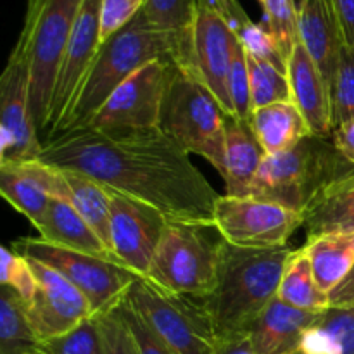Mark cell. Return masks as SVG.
<instances>
[{
	"label": "cell",
	"instance_id": "cell-1",
	"mask_svg": "<svg viewBox=\"0 0 354 354\" xmlns=\"http://www.w3.org/2000/svg\"><path fill=\"white\" fill-rule=\"evenodd\" d=\"M40 161L82 173L165 214L168 221L213 227L216 190L162 130L111 137L90 128L47 138Z\"/></svg>",
	"mask_w": 354,
	"mask_h": 354
},
{
	"label": "cell",
	"instance_id": "cell-2",
	"mask_svg": "<svg viewBox=\"0 0 354 354\" xmlns=\"http://www.w3.org/2000/svg\"><path fill=\"white\" fill-rule=\"evenodd\" d=\"M154 61H171L178 68L192 71V57L182 40L154 26L140 10L100 45L75 106L52 137L85 127L124 80Z\"/></svg>",
	"mask_w": 354,
	"mask_h": 354
},
{
	"label": "cell",
	"instance_id": "cell-3",
	"mask_svg": "<svg viewBox=\"0 0 354 354\" xmlns=\"http://www.w3.org/2000/svg\"><path fill=\"white\" fill-rule=\"evenodd\" d=\"M292 249H239L223 241L214 292L203 299L213 320L218 342L248 335L256 318L279 294L280 280Z\"/></svg>",
	"mask_w": 354,
	"mask_h": 354
},
{
	"label": "cell",
	"instance_id": "cell-4",
	"mask_svg": "<svg viewBox=\"0 0 354 354\" xmlns=\"http://www.w3.org/2000/svg\"><path fill=\"white\" fill-rule=\"evenodd\" d=\"M354 171L332 138L308 135L290 151L266 156L249 196L282 204L304 216L330 183Z\"/></svg>",
	"mask_w": 354,
	"mask_h": 354
},
{
	"label": "cell",
	"instance_id": "cell-5",
	"mask_svg": "<svg viewBox=\"0 0 354 354\" xmlns=\"http://www.w3.org/2000/svg\"><path fill=\"white\" fill-rule=\"evenodd\" d=\"M225 111L196 73L173 64L161 113V130L187 154L206 159L225 178L227 130Z\"/></svg>",
	"mask_w": 354,
	"mask_h": 354
},
{
	"label": "cell",
	"instance_id": "cell-6",
	"mask_svg": "<svg viewBox=\"0 0 354 354\" xmlns=\"http://www.w3.org/2000/svg\"><path fill=\"white\" fill-rule=\"evenodd\" d=\"M83 0H28L19 40L26 44L31 111L38 131H47L55 80Z\"/></svg>",
	"mask_w": 354,
	"mask_h": 354
},
{
	"label": "cell",
	"instance_id": "cell-7",
	"mask_svg": "<svg viewBox=\"0 0 354 354\" xmlns=\"http://www.w3.org/2000/svg\"><path fill=\"white\" fill-rule=\"evenodd\" d=\"M207 228L168 221L145 279L180 296L209 297L218 283L223 239H211Z\"/></svg>",
	"mask_w": 354,
	"mask_h": 354
},
{
	"label": "cell",
	"instance_id": "cell-8",
	"mask_svg": "<svg viewBox=\"0 0 354 354\" xmlns=\"http://www.w3.org/2000/svg\"><path fill=\"white\" fill-rule=\"evenodd\" d=\"M124 301L173 353H216L213 320L201 299L168 292L144 277H137Z\"/></svg>",
	"mask_w": 354,
	"mask_h": 354
},
{
	"label": "cell",
	"instance_id": "cell-9",
	"mask_svg": "<svg viewBox=\"0 0 354 354\" xmlns=\"http://www.w3.org/2000/svg\"><path fill=\"white\" fill-rule=\"evenodd\" d=\"M12 249L24 258L44 263L64 275L85 294L93 317L118 306L137 280V275L120 263L59 248L40 237L19 239L12 242Z\"/></svg>",
	"mask_w": 354,
	"mask_h": 354
},
{
	"label": "cell",
	"instance_id": "cell-10",
	"mask_svg": "<svg viewBox=\"0 0 354 354\" xmlns=\"http://www.w3.org/2000/svg\"><path fill=\"white\" fill-rule=\"evenodd\" d=\"M171 71V61L145 64L111 93L83 128L111 137L161 130L162 104Z\"/></svg>",
	"mask_w": 354,
	"mask_h": 354
},
{
	"label": "cell",
	"instance_id": "cell-11",
	"mask_svg": "<svg viewBox=\"0 0 354 354\" xmlns=\"http://www.w3.org/2000/svg\"><path fill=\"white\" fill-rule=\"evenodd\" d=\"M213 228L227 244L251 251L287 245L290 235L304 227V216L282 204L245 196H220L214 204Z\"/></svg>",
	"mask_w": 354,
	"mask_h": 354
},
{
	"label": "cell",
	"instance_id": "cell-12",
	"mask_svg": "<svg viewBox=\"0 0 354 354\" xmlns=\"http://www.w3.org/2000/svg\"><path fill=\"white\" fill-rule=\"evenodd\" d=\"M31 111L28 48L17 38L0 76V165L40 158L44 142Z\"/></svg>",
	"mask_w": 354,
	"mask_h": 354
},
{
	"label": "cell",
	"instance_id": "cell-13",
	"mask_svg": "<svg viewBox=\"0 0 354 354\" xmlns=\"http://www.w3.org/2000/svg\"><path fill=\"white\" fill-rule=\"evenodd\" d=\"M100 26H102V0H83L55 80L47 128L48 138L57 131L78 99L80 88L100 48Z\"/></svg>",
	"mask_w": 354,
	"mask_h": 354
},
{
	"label": "cell",
	"instance_id": "cell-14",
	"mask_svg": "<svg viewBox=\"0 0 354 354\" xmlns=\"http://www.w3.org/2000/svg\"><path fill=\"white\" fill-rule=\"evenodd\" d=\"M192 71L214 93L225 114L235 116L228 92L234 33L218 0H196L192 19Z\"/></svg>",
	"mask_w": 354,
	"mask_h": 354
},
{
	"label": "cell",
	"instance_id": "cell-15",
	"mask_svg": "<svg viewBox=\"0 0 354 354\" xmlns=\"http://www.w3.org/2000/svg\"><path fill=\"white\" fill-rule=\"evenodd\" d=\"M28 261L37 277V292L31 303L26 304V315L40 344L68 334L93 317L85 294L64 275L40 261L30 258Z\"/></svg>",
	"mask_w": 354,
	"mask_h": 354
},
{
	"label": "cell",
	"instance_id": "cell-16",
	"mask_svg": "<svg viewBox=\"0 0 354 354\" xmlns=\"http://www.w3.org/2000/svg\"><path fill=\"white\" fill-rule=\"evenodd\" d=\"M111 239L118 261L137 277H147L168 220L144 203L109 190Z\"/></svg>",
	"mask_w": 354,
	"mask_h": 354
},
{
	"label": "cell",
	"instance_id": "cell-17",
	"mask_svg": "<svg viewBox=\"0 0 354 354\" xmlns=\"http://www.w3.org/2000/svg\"><path fill=\"white\" fill-rule=\"evenodd\" d=\"M287 78L290 83L292 102L306 120L311 135L332 138L334 123L330 85L301 41L294 45L292 54L287 61Z\"/></svg>",
	"mask_w": 354,
	"mask_h": 354
},
{
	"label": "cell",
	"instance_id": "cell-18",
	"mask_svg": "<svg viewBox=\"0 0 354 354\" xmlns=\"http://www.w3.org/2000/svg\"><path fill=\"white\" fill-rule=\"evenodd\" d=\"M299 41L332 86L346 45L332 0H304L299 7Z\"/></svg>",
	"mask_w": 354,
	"mask_h": 354
},
{
	"label": "cell",
	"instance_id": "cell-19",
	"mask_svg": "<svg viewBox=\"0 0 354 354\" xmlns=\"http://www.w3.org/2000/svg\"><path fill=\"white\" fill-rule=\"evenodd\" d=\"M320 315L297 310L275 297L248 330L252 351L256 354H296L304 332Z\"/></svg>",
	"mask_w": 354,
	"mask_h": 354
},
{
	"label": "cell",
	"instance_id": "cell-20",
	"mask_svg": "<svg viewBox=\"0 0 354 354\" xmlns=\"http://www.w3.org/2000/svg\"><path fill=\"white\" fill-rule=\"evenodd\" d=\"M227 130V175L225 189L227 196L245 197L251 194L252 183L266 158L259 144L251 121L239 120L237 116H225Z\"/></svg>",
	"mask_w": 354,
	"mask_h": 354
},
{
	"label": "cell",
	"instance_id": "cell-21",
	"mask_svg": "<svg viewBox=\"0 0 354 354\" xmlns=\"http://www.w3.org/2000/svg\"><path fill=\"white\" fill-rule=\"evenodd\" d=\"M35 228L40 234V239L48 244L120 263L100 241L99 235L92 230V227L80 216L78 211L57 197H50V204L44 220Z\"/></svg>",
	"mask_w": 354,
	"mask_h": 354
},
{
	"label": "cell",
	"instance_id": "cell-22",
	"mask_svg": "<svg viewBox=\"0 0 354 354\" xmlns=\"http://www.w3.org/2000/svg\"><path fill=\"white\" fill-rule=\"evenodd\" d=\"M251 124L266 156L290 151L303 138L311 135L306 120L292 100L256 109Z\"/></svg>",
	"mask_w": 354,
	"mask_h": 354
},
{
	"label": "cell",
	"instance_id": "cell-23",
	"mask_svg": "<svg viewBox=\"0 0 354 354\" xmlns=\"http://www.w3.org/2000/svg\"><path fill=\"white\" fill-rule=\"evenodd\" d=\"M317 283L330 294L351 272L354 263V232H330L308 239L303 245Z\"/></svg>",
	"mask_w": 354,
	"mask_h": 354
},
{
	"label": "cell",
	"instance_id": "cell-24",
	"mask_svg": "<svg viewBox=\"0 0 354 354\" xmlns=\"http://www.w3.org/2000/svg\"><path fill=\"white\" fill-rule=\"evenodd\" d=\"M308 239L330 232H354V171L335 180L304 213Z\"/></svg>",
	"mask_w": 354,
	"mask_h": 354
},
{
	"label": "cell",
	"instance_id": "cell-25",
	"mask_svg": "<svg viewBox=\"0 0 354 354\" xmlns=\"http://www.w3.org/2000/svg\"><path fill=\"white\" fill-rule=\"evenodd\" d=\"M296 354H354V308H330L304 332Z\"/></svg>",
	"mask_w": 354,
	"mask_h": 354
},
{
	"label": "cell",
	"instance_id": "cell-26",
	"mask_svg": "<svg viewBox=\"0 0 354 354\" xmlns=\"http://www.w3.org/2000/svg\"><path fill=\"white\" fill-rule=\"evenodd\" d=\"M62 171L69 187L68 203L78 211L80 216L92 227V230L99 235L106 248L113 252L109 190L82 173L68 171V169H62Z\"/></svg>",
	"mask_w": 354,
	"mask_h": 354
},
{
	"label": "cell",
	"instance_id": "cell-27",
	"mask_svg": "<svg viewBox=\"0 0 354 354\" xmlns=\"http://www.w3.org/2000/svg\"><path fill=\"white\" fill-rule=\"evenodd\" d=\"M277 297L289 306L311 313H324L330 310L328 294L324 292L315 280L310 258L303 248L290 254Z\"/></svg>",
	"mask_w": 354,
	"mask_h": 354
},
{
	"label": "cell",
	"instance_id": "cell-28",
	"mask_svg": "<svg viewBox=\"0 0 354 354\" xmlns=\"http://www.w3.org/2000/svg\"><path fill=\"white\" fill-rule=\"evenodd\" d=\"M40 341L31 328L26 303L16 290L2 286L0 290V354H33Z\"/></svg>",
	"mask_w": 354,
	"mask_h": 354
},
{
	"label": "cell",
	"instance_id": "cell-29",
	"mask_svg": "<svg viewBox=\"0 0 354 354\" xmlns=\"http://www.w3.org/2000/svg\"><path fill=\"white\" fill-rule=\"evenodd\" d=\"M221 14L227 19L228 26L234 31L235 37L241 40L248 54L261 59V61L272 62L279 69L287 73V61L280 54L275 40L270 35L268 28H263L256 24L251 17L245 14L239 0H218Z\"/></svg>",
	"mask_w": 354,
	"mask_h": 354
},
{
	"label": "cell",
	"instance_id": "cell-30",
	"mask_svg": "<svg viewBox=\"0 0 354 354\" xmlns=\"http://www.w3.org/2000/svg\"><path fill=\"white\" fill-rule=\"evenodd\" d=\"M0 194L3 199L37 227L44 220L50 196L17 165H0Z\"/></svg>",
	"mask_w": 354,
	"mask_h": 354
},
{
	"label": "cell",
	"instance_id": "cell-31",
	"mask_svg": "<svg viewBox=\"0 0 354 354\" xmlns=\"http://www.w3.org/2000/svg\"><path fill=\"white\" fill-rule=\"evenodd\" d=\"M249 80H251L252 109L272 106L277 102H289L290 83L287 73L273 66L272 62L261 61L254 55L248 54Z\"/></svg>",
	"mask_w": 354,
	"mask_h": 354
},
{
	"label": "cell",
	"instance_id": "cell-32",
	"mask_svg": "<svg viewBox=\"0 0 354 354\" xmlns=\"http://www.w3.org/2000/svg\"><path fill=\"white\" fill-rule=\"evenodd\" d=\"M194 7L196 0H144L142 10L154 26L178 37L192 57Z\"/></svg>",
	"mask_w": 354,
	"mask_h": 354
},
{
	"label": "cell",
	"instance_id": "cell-33",
	"mask_svg": "<svg viewBox=\"0 0 354 354\" xmlns=\"http://www.w3.org/2000/svg\"><path fill=\"white\" fill-rule=\"evenodd\" d=\"M266 28L275 40L280 54L289 61L294 45L299 41V10L296 0H265Z\"/></svg>",
	"mask_w": 354,
	"mask_h": 354
},
{
	"label": "cell",
	"instance_id": "cell-34",
	"mask_svg": "<svg viewBox=\"0 0 354 354\" xmlns=\"http://www.w3.org/2000/svg\"><path fill=\"white\" fill-rule=\"evenodd\" d=\"M40 354H106L102 332L95 317L82 322L78 327L40 344Z\"/></svg>",
	"mask_w": 354,
	"mask_h": 354
},
{
	"label": "cell",
	"instance_id": "cell-35",
	"mask_svg": "<svg viewBox=\"0 0 354 354\" xmlns=\"http://www.w3.org/2000/svg\"><path fill=\"white\" fill-rule=\"evenodd\" d=\"M234 33V31H232ZM228 92H230L234 113L239 120H252V99H251V80H249L248 50L234 35L230 57V71H228Z\"/></svg>",
	"mask_w": 354,
	"mask_h": 354
},
{
	"label": "cell",
	"instance_id": "cell-36",
	"mask_svg": "<svg viewBox=\"0 0 354 354\" xmlns=\"http://www.w3.org/2000/svg\"><path fill=\"white\" fill-rule=\"evenodd\" d=\"M334 130L354 116V48L344 45L330 86Z\"/></svg>",
	"mask_w": 354,
	"mask_h": 354
},
{
	"label": "cell",
	"instance_id": "cell-37",
	"mask_svg": "<svg viewBox=\"0 0 354 354\" xmlns=\"http://www.w3.org/2000/svg\"><path fill=\"white\" fill-rule=\"evenodd\" d=\"M0 282L2 286L10 287L16 290L17 296L26 304L31 303L35 292H37V277L31 268L28 258L21 256L14 249H0Z\"/></svg>",
	"mask_w": 354,
	"mask_h": 354
},
{
	"label": "cell",
	"instance_id": "cell-38",
	"mask_svg": "<svg viewBox=\"0 0 354 354\" xmlns=\"http://www.w3.org/2000/svg\"><path fill=\"white\" fill-rule=\"evenodd\" d=\"M120 304L104 313L95 315V320L102 332L106 354H138L130 328L121 315Z\"/></svg>",
	"mask_w": 354,
	"mask_h": 354
},
{
	"label": "cell",
	"instance_id": "cell-39",
	"mask_svg": "<svg viewBox=\"0 0 354 354\" xmlns=\"http://www.w3.org/2000/svg\"><path fill=\"white\" fill-rule=\"evenodd\" d=\"M144 7V0H102V26L100 45L113 37L118 30L127 26Z\"/></svg>",
	"mask_w": 354,
	"mask_h": 354
},
{
	"label": "cell",
	"instance_id": "cell-40",
	"mask_svg": "<svg viewBox=\"0 0 354 354\" xmlns=\"http://www.w3.org/2000/svg\"><path fill=\"white\" fill-rule=\"evenodd\" d=\"M120 308L121 315H123L124 322H127L128 328H130V334L133 337L135 346H137L138 354H176L144 324V320L128 306L127 301H121Z\"/></svg>",
	"mask_w": 354,
	"mask_h": 354
},
{
	"label": "cell",
	"instance_id": "cell-41",
	"mask_svg": "<svg viewBox=\"0 0 354 354\" xmlns=\"http://www.w3.org/2000/svg\"><path fill=\"white\" fill-rule=\"evenodd\" d=\"M335 147L341 152L342 158L354 166V116L344 124L337 127L332 133Z\"/></svg>",
	"mask_w": 354,
	"mask_h": 354
},
{
	"label": "cell",
	"instance_id": "cell-42",
	"mask_svg": "<svg viewBox=\"0 0 354 354\" xmlns=\"http://www.w3.org/2000/svg\"><path fill=\"white\" fill-rule=\"evenodd\" d=\"M341 23L346 45L354 48V0H332Z\"/></svg>",
	"mask_w": 354,
	"mask_h": 354
},
{
	"label": "cell",
	"instance_id": "cell-43",
	"mask_svg": "<svg viewBox=\"0 0 354 354\" xmlns=\"http://www.w3.org/2000/svg\"><path fill=\"white\" fill-rule=\"evenodd\" d=\"M330 308H354V263L351 272L328 294Z\"/></svg>",
	"mask_w": 354,
	"mask_h": 354
},
{
	"label": "cell",
	"instance_id": "cell-44",
	"mask_svg": "<svg viewBox=\"0 0 354 354\" xmlns=\"http://www.w3.org/2000/svg\"><path fill=\"white\" fill-rule=\"evenodd\" d=\"M214 354H256L249 342L248 335H237V337L227 339L218 342L216 353Z\"/></svg>",
	"mask_w": 354,
	"mask_h": 354
},
{
	"label": "cell",
	"instance_id": "cell-45",
	"mask_svg": "<svg viewBox=\"0 0 354 354\" xmlns=\"http://www.w3.org/2000/svg\"><path fill=\"white\" fill-rule=\"evenodd\" d=\"M303 2H304V0H296V6H297V10H299V7H301V6H303Z\"/></svg>",
	"mask_w": 354,
	"mask_h": 354
},
{
	"label": "cell",
	"instance_id": "cell-46",
	"mask_svg": "<svg viewBox=\"0 0 354 354\" xmlns=\"http://www.w3.org/2000/svg\"><path fill=\"white\" fill-rule=\"evenodd\" d=\"M258 2H259V3H261V7H263V3H265V0H258Z\"/></svg>",
	"mask_w": 354,
	"mask_h": 354
},
{
	"label": "cell",
	"instance_id": "cell-47",
	"mask_svg": "<svg viewBox=\"0 0 354 354\" xmlns=\"http://www.w3.org/2000/svg\"><path fill=\"white\" fill-rule=\"evenodd\" d=\"M33 354H40V353H33Z\"/></svg>",
	"mask_w": 354,
	"mask_h": 354
}]
</instances>
